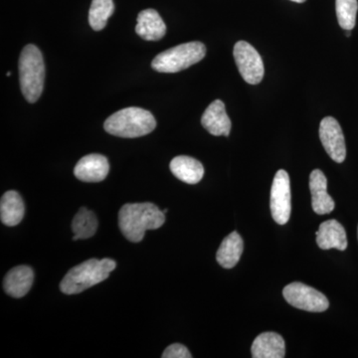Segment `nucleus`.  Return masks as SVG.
I'll use <instances>...</instances> for the list:
<instances>
[{"label": "nucleus", "instance_id": "nucleus-1", "mask_svg": "<svg viewBox=\"0 0 358 358\" xmlns=\"http://www.w3.org/2000/svg\"><path fill=\"white\" fill-rule=\"evenodd\" d=\"M164 222V211L150 202L124 204L119 212L120 229L134 243L143 239L145 231L159 229Z\"/></svg>", "mask_w": 358, "mask_h": 358}, {"label": "nucleus", "instance_id": "nucleus-2", "mask_svg": "<svg viewBox=\"0 0 358 358\" xmlns=\"http://www.w3.org/2000/svg\"><path fill=\"white\" fill-rule=\"evenodd\" d=\"M117 267V263L109 258L90 259L75 266L63 278L60 289L65 294H76L100 284L109 278L110 273Z\"/></svg>", "mask_w": 358, "mask_h": 358}, {"label": "nucleus", "instance_id": "nucleus-3", "mask_svg": "<svg viewBox=\"0 0 358 358\" xmlns=\"http://www.w3.org/2000/svg\"><path fill=\"white\" fill-rule=\"evenodd\" d=\"M103 128L108 134L119 138H136L152 133L157 128V121L148 110L131 107L108 117Z\"/></svg>", "mask_w": 358, "mask_h": 358}, {"label": "nucleus", "instance_id": "nucleus-4", "mask_svg": "<svg viewBox=\"0 0 358 358\" xmlns=\"http://www.w3.org/2000/svg\"><path fill=\"white\" fill-rule=\"evenodd\" d=\"M45 66L43 56L35 45L23 48L20 58L21 92L29 103L38 101L44 88Z\"/></svg>", "mask_w": 358, "mask_h": 358}, {"label": "nucleus", "instance_id": "nucleus-5", "mask_svg": "<svg viewBox=\"0 0 358 358\" xmlns=\"http://www.w3.org/2000/svg\"><path fill=\"white\" fill-rule=\"evenodd\" d=\"M206 55V47L199 41L173 47L155 56L152 69L159 73H178L200 62Z\"/></svg>", "mask_w": 358, "mask_h": 358}, {"label": "nucleus", "instance_id": "nucleus-6", "mask_svg": "<svg viewBox=\"0 0 358 358\" xmlns=\"http://www.w3.org/2000/svg\"><path fill=\"white\" fill-rule=\"evenodd\" d=\"M282 296L292 307L310 313L326 312L329 300L317 289L303 282H294L282 289Z\"/></svg>", "mask_w": 358, "mask_h": 358}, {"label": "nucleus", "instance_id": "nucleus-7", "mask_svg": "<svg viewBox=\"0 0 358 358\" xmlns=\"http://www.w3.org/2000/svg\"><path fill=\"white\" fill-rule=\"evenodd\" d=\"M270 208L272 217L279 225L288 223L292 211L291 182L288 173L280 169L271 188Z\"/></svg>", "mask_w": 358, "mask_h": 358}, {"label": "nucleus", "instance_id": "nucleus-8", "mask_svg": "<svg viewBox=\"0 0 358 358\" xmlns=\"http://www.w3.org/2000/svg\"><path fill=\"white\" fill-rule=\"evenodd\" d=\"M233 55L244 81L251 85L261 83L265 69L258 51L248 42L239 41L235 44Z\"/></svg>", "mask_w": 358, "mask_h": 358}, {"label": "nucleus", "instance_id": "nucleus-9", "mask_svg": "<svg viewBox=\"0 0 358 358\" xmlns=\"http://www.w3.org/2000/svg\"><path fill=\"white\" fill-rule=\"evenodd\" d=\"M320 138L324 150L334 162L341 164L346 157L345 136L341 124L333 117L322 119L320 124Z\"/></svg>", "mask_w": 358, "mask_h": 358}, {"label": "nucleus", "instance_id": "nucleus-10", "mask_svg": "<svg viewBox=\"0 0 358 358\" xmlns=\"http://www.w3.org/2000/svg\"><path fill=\"white\" fill-rule=\"evenodd\" d=\"M109 171L107 157L96 154L82 157L74 169L75 176L84 182H100L107 178Z\"/></svg>", "mask_w": 358, "mask_h": 358}, {"label": "nucleus", "instance_id": "nucleus-11", "mask_svg": "<svg viewBox=\"0 0 358 358\" xmlns=\"http://www.w3.org/2000/svg\"><path fill=\"white\" fill-rule=\"evenodd\" d=\"M310 190L312 193L313 209L315 213L324 215L334 210L336 203L327 193V179L320 169H315L310 173Z\"/></svg>", "mask_w": 358, "mask_h": 358}, {"label": "nucleus", "instance_id": "nucleus-12", "mask_svg": "<svg viewBox=\"0 0 358 358\" xmlns=\"http://www.w3.org/2000/svg\"><path fill=\"white\" fill-rule=\"evenodd\" d=\"M201 124L212 136H229L231 121L222 101L215 100L208 106L202 115Z\"/></svg>", "mask_w": 358, "mask_h": 358}, {"label": "nucleus", "instance_id": "nucleus-13", "mask_svg": "<svg viewBox=\"0 0 358 358\" xmlns=\"http://www.w3.org/2000/svg\"><path fill=\"white\" fill-rule=\"evenodd\" d=\"M315 235L317 246L320 249H338L339 251H345L348 248V237L345 227L334 219L320 224L319 231Z\"/></svg>", "mask_w": 358, "mask_h": 358}, {"label": "nucleus", "instance_id": "nucleus-14", "mask_svg": "<svg viewBox=\"0 0 358 358\" xmlns=\"http://www.w3.org/2000/svg\"><path fill=\"white\" fill-rule=\"evenodd\" d=\"M34 281V272L28 266H17L7 273L3 280V288L7 294L20 299L26 296Z\"/></svg>", "mask_w": 358, "mask_h": 358}, {"label": "nucleus", "instance_id": "nucleus-15", "mask_svg": "<svg viewBox=\"0 0 358 358\" xmlns=\"http://www.w3.org/2000/svg\"><path fill=\"white\" fill-rule=\"evenodd\" d=\"M136 32L147 41H159L166 33V23L155 9H145L138 15Z\"/></svg>", "mask_w": 358, "mask_h": 358}, {"label": "nucleus", "instance_id": "nucleus-16", "mask_svg": "<svg viewBox=\"0 0 358 358\" xmlns=\"http://www.w3.org/2000/svg\"><path fill=\"white\" fill-rule=\"evenodd\" d=\"M252 357L254 358H282L286 353V345L279 334H261L257 336L251 348Z\"/></svg>", "mask_w": 358, "mask_h": 358}, {"label": "nucleus", "instance_id": "nucleus-17", "mask_svg": "<svg viewBox=\"0 0 358 358\" xmlns=\"http://www.w3.org/2000/svg\"><path fill=\"white\" fill-rule=\"evenodd\" d=\"M171 173L187 185H196L204 176V167L199 160L187 155L174 157L169 164Z\"/></svg>", "mask_w": 358, "mask_h": 358}, {"label": "nucleus", "instance_id": "nucleus-18", "mask_svg": "<svg viewBox=\"0 0 358 358\" xmlns=\"http://www.w3.org/2000/svg\"><path fill=\"white\" fill-rule=\"evenodd\" d=\"M24 202L20 193L9 190L4 193L0 201V219L4 225L13 227L18 225L24 217Z\"/></svg>", "mask_w": 358, "mask_h": 358}, {"label": "nucleus", "instance_id": "nucleus-19", "mask_svg": "<svg viewBox=\"0 0 358 358\" xmlns=\"http://www.w3.org/2000/svg\"><path fill=\"white\" fill-rule=\"evenodd\" d=\"M243 250V239L234 231L223 240L216 254V260L224 268H234L239 262Z\"/></svg>", "mask_w": 358, "mask_h": 358}, {"label": "nucleus", "instance_id": "nucleus-20", "mask_svg": "<svg viewBox=\"0 0 358 358\" xmlns=\"http://www.w3.org/2000/svg\"><path fill=\"white\" fill-rule=\"evenodd\" d=\"M98 226V219L95 213L82 207L73 219L72 230L75 235L73 241L93 237L96 234Z\"/></svg>", "mask_w": 358, "mask_h": 358}, {"label": "nucleus", "instance_id": "nucleus-21", "mask_svg": "<svg viewBox=\"0 0 358 358\" xmlns=\"http://www.w3.org/2000/svg\"><path fill=\"white\" fill-rule=\"evenodd\" d=\"M115 11L113 0H93L89 11V23L95 31H101Z\"/></svg>", "mask_w": 358, "mask_h": 358}, {"label": "nucleus", "instance_id": "nucleus-22", "mask_svg": "<svg viewBox=\"0 0 358 358\" xmlns=\"http://www.w3.org/2000/svg\"><path fill=\"white\" fill-rule=\"evenodd\" d=\"M336 10L339 26L352 30L357 23V0H336Z\"/></svg>", "mask_w": 358, "mask_h": 358}, {"label": "nucleus", "instance_id": "nucleus-23", "mask_svg": "<svg viewBox=\"0 0 358 358\" xmlns=\"http://www.w3.org/2000/svg\"><path fill=\"white\" fill-rule=\"evenodd\" d=\"M162 358H192L189 350L180 343H173L164 350Z\"/></svg>", "mask_w": 358, "mask_h": 358}, {"label": "nucleus", "instance_id": "nucleus-24", "mask_svg": "<svg viewBox=\"0 0 358 358\" xmlns=\"http://www.w3.org/2000/svg\"><path fill=\"white\" fill-rule=\"evenodd\" d=\"M291 1L296 2V3H303L306 0H291Z\"/></svg>", "mask_w": 358, "mask_h": 358}, {"label": "nucleus", "instance_id": "nucleus-25", "mask_svg": "<svg viewBox=\"0 0 358 358\" xmlns=\"http://www.w3.org/2000/svg\"><path fill=\"white\" fill-rule=\"evenodd\" d=\"M350 34H352V33H350V30H346V36L350 37Z\"/></svg>", "mask_w": 358, "mask_h": 358}, {"label": "nucleus", "instance_id": "nucleus-26", "mask_svg": "<svg viewBox=\"0 0 358 358\" xmlns=\"http://www.w3.org/2000/svg\"><path fill=\"white\" fill-rule=\"evenodd\" d=\"M10 75H11L10 72H7V74H6L7 77H10Z\"/></svg>", "mask_w": 358, "mask_h": 358}, {"label": "nucleus", "instance_id": "nucleus-27", "mask_svg": "<svg viewBox=\"0 0 358 358\" xmlns=\"http://www.w3.org/2000/svg\"><path fill=\"white\" fill-rule=\"evenodd\" d=\"M167 211H169V209H167V208H166V209H164V214L167 213Z\"/></svg>", "mask_w": 358, "mask_h": 358}, {"label": "nucleus", "instance_id": "nucleus-28", "mask_svg": "<svg viewBox=\"0 0 358 358\" xmlns=\"http://www.w3.org/2000/svg\"><path fill=\"white\" fill-rule=\"evenodd\" d=\"M357 238H358V227H357Z\"/></svg>", "mask_w": 358, "mask_h": 358}]
</instances>
